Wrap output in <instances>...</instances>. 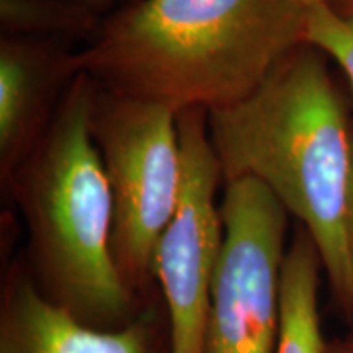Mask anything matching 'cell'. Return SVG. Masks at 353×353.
Wrapping results in <instances>:
<instances>
[{
    "label": "cell",
    "instance_id": "1",
    "mask_svg": "<svg viewBox=\"0 0 353 353\" xmlns=\"http://www.w3.org/2000/svg\"><path fill=\"white\" fill-rule=\"evenodd\" d=\"M293 0H134L101 20L74 65L113 94L187 110L231 107L306 43Z\"/></svg>",
    "mask_w": 353,
    "mask_h": 353
},
{
    "label": "cell",
    "instance_id": "2",
    "mask_svg": "<svg viewBox=\"0 0 353 353\" xmlns=\"http://www.w3.org/2000/svg\"><path fill=\"white\" fill-rule=\"evenodd\" d=\"M208 126L223 182L254 179L270 190L314 241L337 301L353 314V120L327 56L299 44L254 94L210 112Z\"/></svg>",
    "mask_w": 353,
    "mask_h": 353
},
{
    "label": "cell",
    "instance_id": "3",
    "mask_svg": "<svg viewBox=\"0 0 353 353\" xmlns=\"http://www.w3.org/2000/svg\"><path fill=\"white\" fill-rule=\"evenodd\" d=\"M97 83L79 74L50 130L7 192L28 228V268L44 296L83 324L118 329L151 301L136 296L112 254L113 196L90 134Z\"/></svg>",
    "mask_w": 353,
    "mask_h": 353
},
{
    "label": "cell",
    "instance_id": "4",
    "mask_svg": "<svg viewBox=\"0 0 353 353\" xmlns=\"http://www.w3.org/2000/svg\"><path fill=\"white\" fill-rule=\"evenodd\" d=\"M90 134L113 196L112 254L136 296L154 294V255L174 218L183 176L176 113L97 85Z\"/></svg>",
    "mask_w": 353,
    "mask_h": 353
},
{
    "label": "cell",
    "instance_id": "5",
    "mask_svg": "<svg viewBox=\"0 0 353 353\" xmlns=\"http://www.w3.org/2000/svg\"><path fill=\"white\" fill-rule=\"evenodd\" d=\"M203 353H275L288 216L254 179L226 183Z\"/></svg>",
    "mask_w": 353,
    "mask_h": 353
},
{
    "label": "cell",
    "instance_id": "6",
    "mask_svg": "<svg viewBox=\"0 0 353 353\" xmlns=\"http://www.w3.org/2000/svg\"><path fill=\"white\" fill-rule=\"evenodd\" d=\"M183 176L175 214L159 241L154 276L169 321V353H203L224 226L216 192L223 180L208 113L176 114Z\"/></svg>",
    "mask_w": 353,
    "mask_h": 353
},
{
    "label": "cell",
    "instance_id": "7",
    "mask_svg": "<svg viewBox=\"0 0 353 353\" xmlns=\"http://www.w3.org/2000/svg\"><path fill=\"white\" fill-rule=\"evenodd\" d=\"M154 299L123 327H92L44 296L20 260L3 281L0 353H161L162 314Z\"/></svg>",
    "mask_w": 353,
    "mask_h": 353
},
{
    "label": "cell",
    "instance_id": "8",
    "mask_svg": "<svg viewBox=\"0 0 353 353\" xmlns=\"http://www.w3.org/2000/svg\"><path fill=\"white\" fill-rule=\"evenodd\" d=\"M74 52L57 39L0 38V182L13 175L50 130L74 79Z\"/></svg>",
    "mask_w": 353,
    "mask_h": 353
},
{
    "label": "cell",
    "instance_id": "9",
    "mask_svg": "<svg viewBox=\"0 0 353 353\" xmlns=\"http://www.w3.org/2000/svg\"><path fill=\"white\" fill-rule=\"evenodd\" d=\"M322 272L319 250L306 229L299 226L281 268L275 353H329L319 312Z\"/></svg>",
    "mask_w": 353,
    "mask_h": 353
},
{
    "label": "cell",
    "instance_id": "10",
    "mask_svg": "<svg viewBox=\"0 0 353 353\" xmlns=\"http://www.w3.org/2000/svg\"><path fill=\"white\" fill-rule=\"evenodd\" d=\"M99 13L77 0H0V26L7 37L94 38Z\"/></svg>",
    "mask_w": 353,
    "mask_h": 353
},
{
    "label": "cell",
    "instance_id": "11",
    "mask_svg": "<svg viewBox=\"0 0 353 353\" xmlns=\"http://www.w3.org/2000/svg\"><path fill=\"white\" fill-rule=\"evenodd\" d=\"M306 43L324 52L345 74L353 94V19L334 12L327 3L309 10Z\"/></svg>",
    "mask_w": 353,
    "mask_h": 353
},
{
    "label": "cell",
    "instance_id": "12",
    "mask_svg": "<svg viewBox=\"0 0 353 353\" xmlns=\"http://www.w3.org/2000/svg\"><path fill=\"white\" fill-rule=\"evenodd\" d=\"M347 255H348V268H350L352 286H353V185H352L350 210H348V221H347Z\"/></svg>",
    "mask_w": 353,
    "mask_h": 353
},
{
    "label": "cell",
    "instance_id": "13",
    "mask_svg": "<svg viewBox=\"0 0 353 353\" xmlns=\"http://www.w3.org/2000/svg\"><path fill=\"white\" fill-rule=\"evenodd\" d=\"M327 6L332 8L334 12L353 19V0H329Z\"/></svg>",
    "mask_w": 353,
    "mask_h": 353
},
{
    "label": "cell",
    "instance_id": "14",
    "mask_svg": "<svg viewBox=\"0 0 353 353\" xmlns=\"http://www.w3.org/2000/svg\"><path fill=\"white\" fill-rule=\"evenodd\" d=\"M77 2L83 3V6L90 8L92 12L99 13V15H101V13H105L107 10H110V7L113 6L117 0H77Z\"/></svg>",
    "mask_w": 353,
    "mask_h": 353
},
{
    "label": "cell",
    "instance_id": "15",
    "mask_svg": "<svg viewBox=\"0 0 353 353\" xmlns=\"http://www.w3.org/2000/svg\"><path fill=\"white\" fill-rule=\"evenodd\" d=\"M329 353H353V339L337 345H329Z\"/></svg>",
    "mask_w": 353,
    "mask_h": 353
},
{
    "label": "cell",
    "instance_id": "16",
    "mask_svg": "<svg viewBox=\"0 0 353 353\" xmlns=\"http://www.w3.org/2000/svg\"><path fill=\"white\" fill-rule=\"evenodd\" d=\"M293 2H296V3H299V6H303L306 8H312V7L322 6V3H327L329 0H293Z\"/></svg>",
    "mask_w": 353,
    "mask_h": 353
},
{
    "label": "cell",
    "instance_id": "17",
    "mask_svg": "<svg viewBox=\"0 0 353 353\" xmlns=\"http://www.w3.org/2000/svg\"><path fill=\"white\" fill-rule=\"evenodd\" d=\"M128 2H134V0H126V2H125V3H128Z\"/></svg>",
    "mask_w": 353,
    "mask_h": 353
},
{
    "label": "cell",
    "instance_id": "18",
    "mask_svg": "<svg viewBox=\"0 0 353 353\" xmlns=\"http://www.w3.org/2000/svg\"><path fill=\"white\" fill-rule=\"evenodd\" d=\"M352 339H353V337H352Z\"/></svg>",
    "mask_w": 353,
    "mask_h": 353
}]
</instances>
